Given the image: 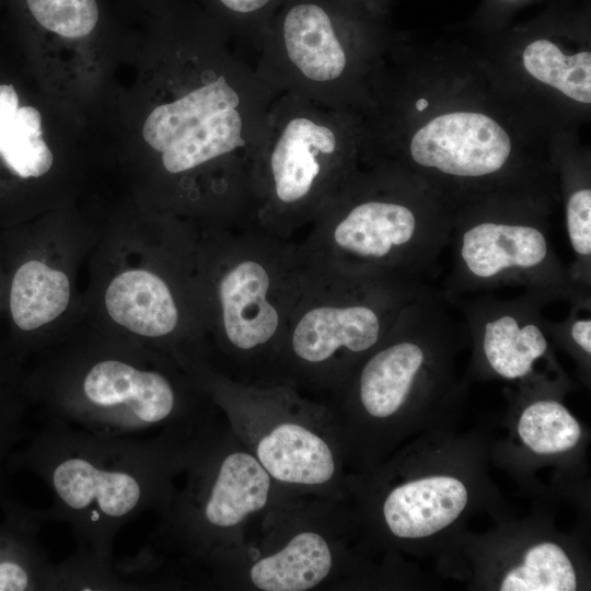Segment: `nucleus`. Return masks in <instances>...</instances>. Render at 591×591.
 <instances>
[{
	"instance_id": "7",
	"label": "nucleus",
	"mask_w": 591,
	"mask_h": 591,
	"mask_svg": "<svg viewBox=\"0 0 591 591\" xmlns=\"http://www.w3.org/2000/svg\"><path fill=\"white\" fill-rule=\"evenodd\" d=\"M196 374L234 436L280 487L340 499L344 445L325 399L283 381L240 383L209 368Z\"/></svg>"
},
{
	"instance_id": "23",
	"label": "nucleus",
	"mask_w": 591,
	"mask_h": 591,
	"mask_svg": "<svg viewBox=\"0 0 591 591\" xmlns=\"http://www.w3.org/2000/svg\"><path fill=\"white\" fill-rule=\"evenodd\" d=\"M36 21L63 37L91 33L99 21L96 0H26Z\"/></svg>"
},
{
	"instance_id": "16",
	"label": "nucleus",
	"mask_w": 591,
	"mask_h": 591,
	"mask_svg": "<svg viewBox=\"0 0 591 591\" xmlns=\"http://www.w3.org/2000/svg\"><path fill=\"white\" fill-rule=\"evenodd\" d=\"M111 317L147 338L172 336L179 323L175 297L163 278L148 270H128L115 277L105 293Z\"/></svg>"
},
{
	"instance_id": "26",
	"label": "nucleus",
	"mask_w": 591,
	"mask_h": 591,
	"mask_svg": "<svg viewBox=\"0 0 591 591\" xmlns=\"http://www.w3.org/2000/svg\"><path fill=\"white\" fill-rule=\"evenodd\" d=\"M498 1L501 3H507V4H518V3H523L526 0H498Z\"/></svg>"
},
{
	"instance_id": "11",
	"label": "nucleus",
	"mask_w": 591,
	"mask_h": 591,
	"mask_svg": "<svg viewBox=\"0 0 591 591\" xmlns=\"http://www.w3.org/2000/svg\"><path fill=\"white\" fill-rule=\"evenodd\" d=\"M78 384L47 397V419L96 433L137 436L201 426L221 415L197 375L184 382L117 357L91 362Z\"/></svg>"
},
{
	"instance_id": "4",
	"label": "nucleus",
	"mask_w": 591,
	"mask_h": 591,
	"mask_svg": "<svg viewBox=\"0 0 591 591\" xmlns=\"http://www.w3.org/2000/svg\"><path fill=\"white\" fill-rule=\"evenodd\" d=\"M213 274V371L240 383L276 381L306 268L298 242L255 224L219 229Z\"/></svg>"
},
{
	"instance_id": "6",
	"label": "nucleus",
	"mask_w": 591,
	"mask_h": 591,
	"mask_svg": "<svg viewBox=\"0 0 591 591\" xmlns=\"http://www.w3.org/2000/svg\"><path fill=\"white\" fill-rule=\"evenodd\" d=\"M428 288L306 268L283 337L276 381L326 401Z\"/></svg>"
},
{
	"instance_id": "22",
	"label": "nucleus",
	"mask_w": 591,
	"mask_h": 591,
	"mask_svg": "<svg viewBox=\"0 0 591 591\" xmlns=\"http://www.w3.org/2000/svg\"><path fill=\"white\" fill-rule=\"evenodd\" d=\"M285 0H213L220 27L241 50L254 48L269 19Z\"/></svg>"
},
{
	"instance_id": "18",
	"label": "nucleus",
	"mask_w": 591,
	"mask_h": 591,
	"mask_svg": "<svg viewBox=\"0 0 591 591\" xmlns=\"http://www.w3.org/2000/svg\"><path fill=\"white\" fill-rule=\"evenodd\" d=\"M525 71L536 81L563 93L568 99L591 103V53L566 54L548 38L531 40L522 51Z\"/></svg>"
},
{
	"instance_id": "1",
	"label": "nucleus",
	"mask_w": 591,
	"mask_h": 591,
	"mask_svg": "<svg viewBox=\"0 0 591 591\" xmlns=\"http://www.w3.org/2000/svg\"><path fill=\"white\" fill-rule=\"evenodd\" d=\"M219 420L139 438L47 419L23 454V463L53 495L40 518L65 522L71 530L76 549L69 558L99 576L119 579L113 555L118 533L137 517L166 507Z\"/></svg>"
},
{
	"instance_id": "19",
	"label": "nucleus",
	"mask_w": 591,
	"mask_h": 591,
	"mask_svg": "<svg viewBox=\"0 0 591 591\" xmlns=\"http://www.w3.org/2000/svg\"><path fill=\"white\" fill-rule=\"evenodd\" d=\"M518 432L523 443L537 454H554L572 449L581 429L568 409L553 399L530 404L522 412Z\"/></svg>"
},
{
	"instance_id": "9",
	"label": "nucleus",
	"mask_w": 591,
	"mask_h": 591,
	"mask_svg": "<svg viewBox=\"0 0 591 591\" xmlns=\"http://www.w3.org/2000/svg\"><path fill=\"white\" fill-rule=\"evenodd\" d=\"M345 560L338 500L292 494L258 515L244 543L212 561L199 587L230 591H324Z\"/></svg>"
},
{
	"instance_id": "10",
	"label": "nucleus",
	"mask_w": 591,
	"mask_h": 591,
	"mask_svg": "<svg viewBox=\"0 0 591 591\" xmlns=\"http://www.w3.org/2000/svg\"><path fill=\"white\" fill-rule=\"evenodd\" d=\"M376 11L358 0H285L253 48V66L277 94L348 112L356 51L369 39Z\"/></svg>"
},
{
	"instance_id": "14",
	"label": "nucleus",
	"mask_w": 591,
	"mask_h": 591,
	"mask_svg": "<svg viewBox=\"0 0 591 591\" xmlns=\"http://www.w3.org/2000/svg\"><path fill=\"white\" fill-rule=\"evenodd\" d=\"M448 299V298H447ZM474 336L488 368L506 380L530 375L549 349L545 300L518 293H479L448 299Z\"/></svg>"
},
{
	"instance_id": "13",
	"label": "nucleus",
	"mask_w": 591,
	"mask_h": 591,
	"mask_svg": "<svg viewBox=\"0 0 591 591\" xmlns=\"http://www.w3.org/2000/svg\"><path fill=\"white\" fill-rule=\"evenodd\" d=\"M514 166L511 138L498 121L484 113L454 111L416 129L406 162L393 169L424 181L444 200L447 193L462 196L467 207L526 199L512 190L514 182L520 186L528 182Z\"/></svg>"
},
{
	"instance_id": "24",
	"label": "nucleus",
	"mask_w": 591,
	"mask_h": 591,
	"mask_svg": "<svg viewBox=\"0 0 591 591\" xmlns=\"http://www.w3.org/2000/svg\"><path fill=\"white\" fill-rule=\"evenodd\" d=\"M19 108V97L11 84L0 85V146Z\"/></svg>"
},
{
	"instance_id": "3",
	"label": "nucleus",
	"mask_w": 591,
	"mask_h": 591,
	"mask_svg": "<svg viewBox=\"0 0 591 591\" xmlns=\"http://www.w3.org/2000/svg\"><path fill=\"white\" fill-rule=\"evenodd\" d=\"M453 217L424 181L375 164L358 170L297 242L310 270L427 285L447 252Z\"/></svg>"
},
{
	"instance_id": "17",
	"label": "nucleus",
	"mask_w": 591,
	"mask_h": 591,
	"mask_svg": "<svg viewBox=\"0 0 591 591\" xmlns=\"http://www.w3.org/2000/svg\"><path fill=\"white\" fill-rule=\"evenodd\" d=\"M70 298L68 277L38 260L23 264L14 275L10 309L14 323L23 331L38 328L67 308Z\"/></svg>"
},
{
	"instance_id": "25",
	"label": "nucleus",
	"mask_w": 591,
	"mask_h": 591,
	"mask_svg": "<svg viewBox=\"0 0 591 591\" xmlns=\"http://www.w3.org/2000/svg\"><path fill=\"white\" fill-rule=\"evenodd\" d=\"M360 1L361 3L374 9V10H379L381 8V3L383 0H358Z\"/></svg>"
},
{
	"instance_id": "5",
	"label": "nucleus",
	"mask_w": 591,
	"mask_h": 591,
	"mask_svg": "<svg viewBox=\"0 0 591 591\" xmlns=\"http://www.w3.org/2000/svg\"><path fill=\"white\" fill-rule=\"evenodd\" d=\"M357 136L349 112L278 93L254 170L253 223L298 241L359 170Z\"/></svg>"
},
{
	"instance_id": "21",
	"label": "nucleus",
	"mask_w": 591,
	"mask_h": 591,
	"mask_svg": "<svg viewBox=\"0 0 591 591\" xmlns=\"http://www.w3.org/2000/svg\"><path fill=\"white\" fill-rule=\"evenodd\" d=\"M0 153L8 167L21 177H38L49 171L54 157L42 138V116L35 107L18 108Z\"/></svg>"
},
{
	"instance_id": "20",
	"label": "nucleus",
	"mask_w": 591,
	"mask_h": 591,
	"mask_svg": "<svg viewBox=\"0 0 591 591\" xmlns=\"http://www.w3.org/2000/svg\"><path fill=\"white\" fill-rule=\"evenodd\" d=\"M575 568L564 549L555 543L531 547L523 563L505 577L501 591H575Z\"/></svg>"
},
{
	"instance_id": "8",
	"label": "nucleus",
	"mask_w": 591,
	"mask_h": 591,
	"mask_svg": "<svg viewBox=\"0 0 591 591\" xmlns=\"http://www.w3.org/2000/svg\"><path fill=\"white\" fill-rule=\"evenodd\" d=\"M545 205L497 199L455 211L445 298L518 289L546 302L591 297L573 282L549 232Z\"/></svg>"
},
{
	"instance_id": "15",
	"label": "nucleus",
	"mask_w": 591,
	"mask_h": 591,
	"mask_svg": "<svg viewBox=\"0 0 591 591\" xmlns=\"http://www.w3.org/2000/svg\"><path fill=\"white\" fill-rule=\"evenodd\" d=\"M466 503L467 490L460 479L437 475L393 487L384 495L380 512L392 536L419 538L450 525Z\"/></svg>"
},
{
	"instance_id": "12",
	"label": "nucleus",
	"mask_w": 591,
	"mask_h": 591,
	"mask_svg": "<svg viewBox=\"0 0 591 591\" xmlns=\"http://www.w3.org/2000/svg\"><path fill=\"white\" fill-rule=\"evenodd\" d=\"M441 290L428 288L402 312L387 336L347 375L326 399L335 417L349 426L383 424L407 404L433 352L455 333L461 320ZM461 318V316H460Z\"/></svg>"
},
{
	"instance_id": "2",
	"label": "nucleus",
	"mask_w": 591,
	"mask_h": 591,
	"mask_svg": "<svg viewBox=\"0 0 591 591\" xmlns=\"http://www.w3.org/2000/svg\"><path fill=\"white\" fill-rule=\"evenodd\" d=\"M220 420L170 502L155 514L139 554L115 560L116 570L127 580L146 589L199 587L207 567L240 547L258 515L292 495Z\"/></svg>"
}]
</instances>
